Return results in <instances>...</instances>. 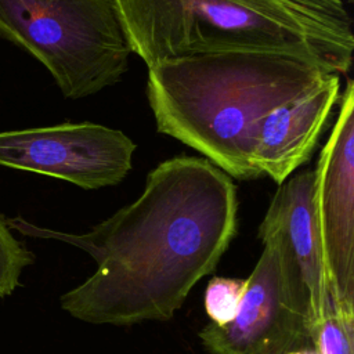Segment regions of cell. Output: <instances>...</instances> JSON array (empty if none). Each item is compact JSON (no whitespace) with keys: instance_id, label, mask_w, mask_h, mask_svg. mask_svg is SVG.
Masks as SVG:
<instances>
[{"instance_id":"8","label":"cell","mask_w":354,"mask_h":354,"mask_svg":"<svg viewBox=\"0 0 354 354\" xmlns=\"http://www.w3.org/2000/svg\"><path fill=\"white\" fill-rule=\"evenodd\" d=\"M340 95V76L328 73L261 118L254 149L261 177L281 184L310 159Z\"/></svg>"},{"instance_id":"3","label":"cell","mask_w":354,"mask_h":354,"mask_svg":"<svg viewBox=\"0 0 354 354\" xmlns=\"http://www.w3.org/2000/svg\"><path fill=\"white\" fill-rule=\"evenodd\" d=\"M131 53L148 68L221 51L293 55L346 75L353 19L344 0H115Z\"/></svg>"},{"instance_id":"1","label":"cell","mask_w":354,"mask_h":354,"mask_svg":"<svg viewBox=\"0 0 354 354\" xmlns=\"http://www.w3.org/2000/svg\"><path fill=\"white\" fill-rule=\"evenodd\" d=\"M236 187L206 158L159 163L130 205L83 234L6 218L10 230L76 246L95 271L59 299L62 310L93 325L127 326L167 321L232 242L238 227Z\"/></svg>"},{"instance_id":"4","label":"cell","mask_w":354,"mask_h":354,"mask_svg":"<svg viewBox=\"0 0 354 354\" xmlns=\"http://www.w3.org/2000/svg\"><path fill=\"white\" fill-rule=\"evenodd\" d=\"M0 37L43 64L71 100L118 83L131 54L115 0H0Z\"/></svg>"},{"instance_id":"11","label":"cell","mask_w":354,"mask_h":354,"mask_svg":"<svg viewBox=\"0 0 354 354\" xmlns=\"http://www.w3.org/2000/svg\"><path fill=\"white\" fill-rule=\"evenodd\" d=\"M311 342L319 354H354V315L332 310L314 329Z\"/></svg>"},{"instance_id":"7","label":"cell","mask_w":354,"mask_h":354,"mask_svg":"<svg viewBox=\"0 0 354 354\" xmlns=\"http://www.w3.org/2000/svg\"><path fill=\"white\" fill-rule=\"evenodd\" d=\"M314 205L333 310L354 315V82L347 80L321 149Z\"/></svg>"},{"instance_id":"10","label":"cell","mask_w":354,"mask_h":354,"mask_svg":"<svg viewBox=\"0 0 354 354\" xmlns=\"http://www.w3.org/2000/svg\"><path fill=\"white\" fill-rule=\"evenodd\" d=\"M245 288L246 278H212L205 290V310L210 322L216 325L231 322L236 315Z\"/></svg>"},{"instance_id":"12","label":"cell","mask_w":354,"mask_h":354,"mask_svg":"<svg viewBox=\"0 0 354 354\" xmlns=\"http://www.w3.org/2000/svg\"><path fill=\"white\" fill-rule=\"evenodd\" d=\"M35 256L10 231L0 214V297L11 295L19 286V277Z\"/></svg>"},{"instance_id":"5","label":"cell","mask_w":354,"mask_h":354,"mask_svg":"<svg viewBox=\"0 0 354 354\" xmlns=\"http://www.w3.org/2000/svg\"><path fill=\"white\" fill-rule=\"evenodd\" d=\"M264 249L246 278L235 318L209 322L199 339L212 354H286L313 347L310 297L301 271L281 235L259 228Z\"/></svg>"},{"instance_id":"13","label":"cell","mask_w":354,"mask_h":354,"mask_svg":"<svg viewBox=\"0 0 354 354\" xmlns=\"http://www.w3.org/2000/svg\"><path fill=\"white\" fill-rule=\"evenodd\" d=\"M346 1H347V3H350V4L353 3V0H346Z\"/></svg>"},{"instance_id":"6","label":"cell","mask_w":354,"mask_h":354,"mask_svg":"<svg viewBox=\"0 0 354 354\" xmlns=\"http://www.w3.org/2000/svg\"><path fill=\"white\" fill-rule=\"evenodd\" d=\"M134 151L123 131L91 122L0 131V166L84 189L119 184L133 167Z\"/></svg>"},{"instance_id":"9","label":"cell","mask_w":354,"mask_h":354,"mask_svg":"<svg viewBox=\"0 0 354 354\" xmlns=\"http://www.w3.org/2000/svg\"><path fill=\"white\" fill-rule=\"evenodd\" d=\"M314 189V169L290 174L278 184L259 227L278 232L296 260L310 297L313 332L333 310L315 216Z\"/></svg>"},{"instance_id":"2","label":"cell","mask_w":354,"mask_h":354,"mask_svg":"<svg viewBox=\"0 0 354 354\" xmlns=\"http://www.w3.org/2000/svg\"><path fill=\"white\" fill-rule=\"evenodd\" d=\"M328 73L270 51H221L148 68L147 97L156 130L205 155L236 180L260 178L254 163L261 118Z\"/></svg>"}]
</instances>
